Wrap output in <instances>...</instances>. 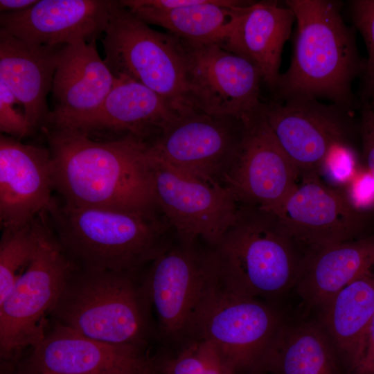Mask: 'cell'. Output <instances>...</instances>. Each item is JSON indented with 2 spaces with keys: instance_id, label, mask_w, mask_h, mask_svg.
I'll use <instances>...</instances> for the list:
<instances>
[{
  "instance_id": "obj_12",
  "label": "cell",
  "mask_w": 374,
  "mask_h": 374,
  "mask_svg": "<svg viewBox=\"0 0 374 374\" xmlns=\"http://www.w3.org/2000/svg\"><path fill=\"white\" fill-rule=\"evenodd\" d=\"M242 119L196 112L178 116L149 145L150 158L211 184L222 180L236 154Z\"/></svg>"
},
{
  "instance_id": "obj_36",
  "label": "cell",
  "mask_w": 374,
  "mask_h": 374,
  "mask_svg": "<svg viewBox=\"0 0 374 374\" xmlns=\"http://www.w3.org/2000/svg\"><path fill=\"white\" fill-rule=\"evenodd\" d=\"M1 374H15V363L10 361H3L1 366Z\"/></svg>"
},
{
  "instance_id": "obj_29",
  "label": "cell",
  "mask_w": 374,
  "mask_h": 374,
  "mask_svg": "<svg viewBox=\"0 0 374 374\" xmlns=\"http://www.w3.org/2000/svg\"><path fill=\"white\" fill-rule=\"evenodd\" d=\"M349 5L354 27L359 31L367 50L357 99L359 107L374 110V0H353Z\"/></svg>"
},
{
  "instance_id": "obj_18",
  "label": "cell",
  "mask_w": 374,
  "mask_h": 374,
  "mask_svg": "<svg viewBox=\"0 0 374 374\" xmlns=\"http://www.w3.org/2000/svg\"><path fill=\"white\" fill-rule=\"evenodd\" d=\"M53 164L48 148L0 136V222L14 231L46 211L53 198Z\"/></svg>"
},
{
  "instance_id": "obj_38",
  "label": "cell",
  "mask_w": 374,
  "mask_h": 374,
  "mask_svg": "<svg viewBox=\"0 0 374 374\" xmlns=\"http://www.w3.org/2000/svg\"><path fill=\"white\" fill-rule=\"evenodd\" d=\"M43 374H55V373H43Z\"/></svg>"
},
{
  "instance_id": "obj_17",
  "label": "cell",
  "mask_w": 374,
  "mask_h": 374,
  "mask_svg": "<svg viewBox=\"0 0 374 374\" xmlns=\"http://www.w3.org/2000/svg\"><path fill=\"white\" fill-rule=\"evenodd\" d=\"M301 177L279 216L298 240L308 247H319L368 235L364 232L367 213L355 208L344 192L319 175Z\"/></svg>"
},
{
  "instance_id": "obj_20",
  "label": "cell",
  "mask_w": 374,
  "mask_h": 374,
  "mask_svg": "<svg viewBox=\"0 0 374 374\" xmlns=\"http://www.w3.org/2000/svg\"><path fill=\"white\" fill-rule=\"evenodd\" d=\"M178 116L157 93L120 76L98 112L73 132L96 140L134 137L150 143Z\"/></svg>"
},
{
  "instance_id": "obj_23",
  "label": "cell",
  "mask_w": 374,
  "mask_h": 374,
  "mask_svg": "<svg viewBox=\"0 0 374 374\" xmlns=\"http://www.w3.org/2000/svg\"><path fill=\"white\" fill-rule=\"evenodd\" d=\"M374 267V233L309 247L295 287L309 305L323 307L348 284Z\"/></svg>"
},
{
  "instance_id": "obj_25",
  "label": "cell",
  "mask_w": 374,
  "mask_h": 374,
  "mask_svg": "<svg viewBox=\"0 0 374 374\" xmlns=\"http://www.w3.org/2000/svg\"><path fill=\"white\" fill-rule=\"evenodd\" d=\"M339 357L322 326L283 324L251 374H343Z\"/></svg>"
},
{
  "instance_id": "obj_9",
  "label": "cell",
  "mask_w": 374,
  "mask_h": 374,
  "mask_svg": "<svg viewBox=\"0 0 374 374\" xmlns=\"http://www.w3.org/2000/svg\"><path fill=\"white\" fill-rule=\"evenodd\" d=\"M217 278L211 249L179 242L151 262L141 282L159 328L173 339L190 337L195 318Z\"/></svg>"
},
{
  "instance_id": "obj_13",
  "label": "cell",
  "mask_w": 374,
  "mask_h": 374,
  "mask_svg": "<svg viewBox=\"0 0 374 374\" xmlns=\"http://www.w3.org/2000/svg\"><path fill=\"white\" fill-rule=\"evenodd\" d=\"M150 159L158 208L179 242L192 244L202 238L211 247L216 245L233 222L239 208L232 193L222 184L209 183Z\"/></svg>"
},
{
  "instance_id": "obj_15",
  "label": "cell",
  "mask_w": 374,
  "mask_h": 374,
  "mask_svg": "<svg viewBox=\"0 0 374 374\" xmlns=\"http://www.w3.org/2000/svg\"><path fill=\"white\" fill-rule=\"evenodd\" d=\"M53 322L15 364V374H141L150 366L143 348L106 344Z\"/></svg>"
},
{
  "instance_id": "obj_37",
  "label": "cell",
  "mask_w": 374,
  "mask_h": 374,
  "mask_svg": "<svg viewBox=\"0 0 374 374\" xmlns=\"http://www.w3.org/2000/svg\"><path fill=\"white\" fill-rule=\"evenodd\" d=\"M141 374H152L151 365L145 372H143Z\"/></svg>"
},
{
  "instance_id": "obj_6",
  "label": "cell",
  "mask_w": 374,
  "mask_h": 374,
  "mask_svg": "<svg viewBox=\"0 0 374 374\" xmlns=\"http://www.w3.org/2000/svg\"><path fill=\"white\" fill-rule=\"evenodd\" d=\"M104 61L116 77L125 76L153 90L179 116L199 112L190 96L180 39L163 33L111 1L101 39Z\"/></svg>"
},
{
  "instance_id": "obj_3",
  "label": "cell",
  "mask_w": 374,
  "mask_h": 374,
  "mask_svg": "<svg viewBox=\"0 0 374 374\" xmlns=\"http://www.w3.org/2000/svg\"><path fill=\"white\" fill-rule=\"evenodd\" d=\"M64 250L82 269L136 274L172 244L170 225L155 212L82 206L53 197L45 211Z\"/></svg>"
},
{
  "instance_id": "obj_26",
  "label": "cell",
  "mask_w": 374,
  "mask_h": 374,
  "mask_svg": "<svg viewBox=\"0 0 374 374\" xmlns=\"http://www.w3.org/2000/svg\"><path fill=\"white\" fill-rule=\"evenodd\" d=\"M133 15L147 24L157 25L190 43L222 44L242 9L251 3L237 0H203L171 10H157L137 0L119 1Z\"/></svg>"
},
{
  "instance_id": "obj_24",
  "label": "cell",
  "mask_w": 374,
  "mask_h": 374,
  "mask_svg": "<svg viewBox=\"0 0 374 374\" xmlns=\"http://www.w3.org/2000/svg\"><path fill=\"white\" fill-rule=\"evenodd\" d=\"M321 309V326L352 374L364 357L374 315V267L345 286Z\"/></svg>"
},
{
  "instance_id": "obj_22",
  "label": "cell",
  "mask_w": 374,
  "mask_h": 374,
  "mask_svg": "<svg viewBox=\"0 0 374 374\" xmlns=\"http://www.w3.org/2000/svg\"><path fill=\"white\" fill-rule=\"evenodd\" d=\"M294 19L287 6L271 1L251 3L242 9L220 46L254 64L262 83L273 91L280 75L283 48Z\"/></svg>"
},
{
  "instance_id": "obj_32",
  "label": "cell",
  "mask_w": 374,
  "mask_h": 374,
  "mask_svg": "<svg viewBox=\"0 0 374 374\" xmlns=\"http://www.w3.org/2000/svg\"><path fill=\"white\" fill-rule=\"evenodd\" d=\"M346 186L344 193L355 208L365 213L374 208V175L370 171L357 170Z\"/></svg>"
},
{
  "instance_id": "obj_5",
  "label": "cell",
  "mask_w": 374,
  "mask_h": 374,
  "mask_svg": "<svg viewBox=\"0 0 374 374\" xmlns=\"http://www.w3.org/2000/svg\"><path fill=\"white\" fill-rule=\"evenodd\" d=\"M136 274L78 267L49 312L93 339L143 348L150 335V305Z\"/></svg>"
},
{
  "instance_id": "obj_16",
  "label": "cell",
  "mask_w": 374,
  "mask_h": 374,
  "mask_svg": "<svg viewBox=\"0 0 374 374\" xmlns=\"http://www.w3.org/2000/svg\"><path fill=\"white\" fill-rule=\"evenodd\" d=\"M96 40L62 47L51 89L53 108L42 132L78 130L114 86L117 78L99 55Z\"/></svg>"
},
{
  "instance_id": "obj_27",
  "label": "cell",
  "mask_w": 374,
  "mask_h": 374,
  "mask_svg": "<svg viewBox=\"0 0 374 374\" xmlns=\"http://www.w3.org/2000/svg\"><path fill=\"white\" fill-rule=\"evenodd\" d=\"M39 244L38 216L14 231H2L0 241V301L33 259Z\"/></svg>"
},
{
  "instance_id": "obj_30",
  "label": "cell",
  "mask_w": 374,
  "mask_h": 374,
  "mask_svg": "<svg viewBox=\"0 0 374 374\" xmlns=\"http://www.w3.org/2000/svg\"><path fill=\"white\" fill-rule=\"evenodd\" d=\"M0 130L21 140L33 134L24 109L10 90L0 82Z\"/></svg>"
},
{
  "instance_id": "obj_8",
  "label": "cell",
  "mask_w": 374,
  "mask_h": 374,
  "mask_svg": "<svg viewBox=\"0 0 374 374\" xmlns=\"http://www.w3.org/2000/svg\"><path fill=\"white\" fill-rule=\"evenodd\" d=\"M282 325L271 306L217 281L195 318L190 340L211 342L235 374H251Z\"/></svg>"
},
{
  "instance_id": "obj_34",
  "label": "cell",
  "mask_w": 374,
  "mask_h": 374,
  "mask_svg": "<svg viewBox=\"0 0 374 374\" xmlns=\"http://www.w3.org/2000/svg\"><path fill=\"white\" fill-rule=\"evenodd\" d=\"M352 374H374V315L369 326L364 357Z\"/></svg>"
},
{
  "instance_id": "obj_33",
  "label": "cell",
  "mask_w": 374,
  "mask_h": 374,
  "mask_svg": "<svg viewBox=\"0 0 374 374\" xmlns=\"http://www.w3.org/2000/svg\"><path fill=\"white\" fill-rule=\"evenodd\" d=\"M358 120L359 136L365 168L374 175V110L360 105Z\"/></svg>"
},
{
  "instance_id": "obj_14",
  "label": "cell",
  "mask_w": 374,
  "mask_h": 374,
  "mask_svg": "<svg viewBox=\"0 0 374 374\" xmlns=\"http://www.w3.org/2000/svg\"><path fill=\"white\" fill-rule=\"evenodd\" d=\"M193 103L208 115L242 119L262 104V75L247 60L217 44L181 39Z\"/></svg>"
},
{
  "instance_id": "obj_35",
  "label": "cell",
  "mask_w": 374,
  "mask_h": 374,
  "mask_svg": "<svg viewBox=\"0 0 374 374\" xmlns=\"http://www.w3.org/2000/svg\"><path fill=\"white\" fill-rule=\"evenodd\" d=\"M38 0H1V13L18 12L26 10L35 4Z\"/></svg>"
},
{
  "instance_id": "obj_7",
  "label": "cell",
  "mask_w": 374,
  "mask_h": 374,
  "mask_svg": "<svg viewBox=\"0 0 374 374\" xmlns=\"http://www.w3.org/2000/svg\"><path fill=\"white\" fill-rule=\"evenodd\" d=\"M39 244L28 266L0 301V354L15 362L25 348L44 335L49 314L73 272L78 267L51 229L45 213L38 216Z\"/></svg>"
},
{
  "instance_id": "obj_4",
  "label": "cell",
  "mask_w": 374,
  "mask_h": 374,
  "mask_svg": "<svg viewBox=\"0 0 374 374\" xmlns=\"http://www.w3.org/2000/svg\"><path fill=\"white\" fill-rule=\"evenodd\" d=\"M308 248L276 214L240 206L210 249L222 287L240 296L270 299L295 287Z\"/></svg>"
},
{
  "instance_id": "obj_19",
  "label": "cell",
  "mask_w": 374,
  "mask_h": 374,
  "mask_svg": "<svg viewBox=\"0 0 374 374\" xmlns=\"http://www.w3.org/2000/svg\"><path fill=\"white\" fill-rule=\"evenodd\" d=\"M109 0H40L28 9L1 13L0 29L33 46H57L103 37Z\"/></svg>"
},
{
  "instance_id": "obj_21",
  "label": "cell",
  "mask_w": 374,
  "mask_h": 374,
  "mask_svg": "<svg viewBox=\"0 0 374 374\" xmlns=\"http://www.w3.org/2000/svg\"><path fill=\"white\" fill-rule=\"evenodd\" d=\"M63 46L28 44L0 29V82L22 105L33 134L42 130L50 112L46 98Z\"/></svg>"
},
{
  "instance_id": "obj_1",
  "label": "cell",
  "mask_w": 374,
  "mask_h": 374,
  "mask_svg": "<svg viewBox=\"0 0 374 374\" xmlns=\"http://www.w3.org/2000/svg\"><path fill=\"white\" fill-rule=\"evenodd\" d=\"M42 132L60 199L76 206L158 211L149 143L134 137L96 140L73 131Z\"/></svg>"
},
{
  "instance_id": "obj_11",
  "label": "cell",
  "mask_w": 374,
  "mask_h": 374,
  "mask_svg": "<svg viewBox=\"0 0 374 374\" xmlns=\"http://www.w3.org/2000/svg\"><path fill=\"white\" fill-rule=\"evenodd\" d=\"M266 120L278 143L300 172L320 175L329 152L350 146L359 134L353 111L312 98L262 103Z\"/></svg>"
},
{
  "instance_id": "obj_10",
  "label": "cell",
  "mask_w": 374,
  "mask_h": 374,
  "mask_svg": "<svg viewBox=\"0 0 374 374\" xmlns=\"http://www.w3.org/2000/svg\"><path fill=\"white\" fill-rule=\"evenodd\" d=\"M242 121L238 148L222 185L241 206L258 207L280 216L299 184L300 172L271 130L262 104Z\"/></svg>"
},
{
  "instance_id": "obj_28",
  "label": "cell",
  "mask_w": 374,
  "mask_h": 374,
  "mask_svg": "<svg viewBox=\"0 0 374 374\" xmlns=\"http://www.w3.org/2000/svg\"><path fill=\"white\" fill-rule=\"evenodd\" d=\"M153 371L161 374H235L209 341L191 339L175 357L151 361Z\"/></svg>"
},
{
  "instance_id": "obj_2",
  "label": "cell",
  "mask_w": 374,
  "mask_h": 374,
  "mask_svg": "<svg viewBox=\"0 0 374 374\" xmlns=\"http://www.w3.org/2000/svg\"><path fill=\"white\" fill-rule=\"evenodd\" d=\"M296 21L293 57L273 92L275 100L325 98L353 111L359 108L352 85L362 75L354 30L344 22L339 3L327 0H287Z\"/></svg>"
},
{
  "instance_id": "obj_31",
  "label": "cell",
  "mask_w": 374,
  "mask_h": 374,
  "mask_svg": "<svg viewBox=\"0 0 374 374\" xmlns=\"http://www.w3.org/2000/svg\"><path fill=\"white\" fill-rule=\"evenodd\" d=\"M358 170L354 152L349 145H337L326 156L320 172L332 183L346 184Z\"/></svg>"
}]
</instances>
